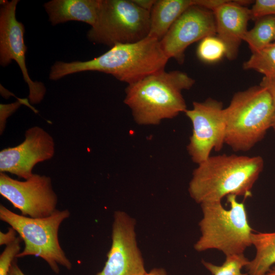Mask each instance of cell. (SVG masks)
Masks as SVG:
<instances>
[{
    "label": "cell",
    "mask_w": 275,
    "mask_h": 275,
    "mask_svg": "<svg viewBox=\"0 0 275 275\" xmlns=\"http://www.w3.org/2000/svg\"><path fill=\"white\" fill-rule=\"evenodd\" d=\"M169 60L159 41L147 37L135 43L116 44L89 61L57 62L51 66L49 77L50 80H57L77 72L98 71L111 74L129 85L165 69Z\"/></svg>",
    "instance_id": "1"
},
{
    "label": "cell",
    "mask_w": 275,
    "mask_h": 275,
    "mask_svg": "<svg viewBox=\"0 0 275 275\" xmlns=\"http://www.w3.org/2000/svg\"><path fill=\"white\" fill-rule=\"evenodd\" d=\"M263 168L264 160L260 156H210L194 170L189 194L200 204L221 201L230 195L251 197Z\"/></svg>",
    "instance_id": "2"
},
{
    "label": "cell",
    "mask_w": 275,
    "mask_h": 275,
    "mask_svg": "<svg viewBox=\"0 0 275 275\" xmlns=\"http://www.w3.org/2000/svg\"><path fill=\"white\" fill-rule=\"evenodd\" d=\"M195 82L183 71L161 70L128 85L124 102L137 124L157 125L186 111L182 91L190 89Z\"/></svg>",
    "instance_id": "3"
},
{
    "label": "cell",
    "mask_w": 275,
    "mask_h": 275,
    "mask_svg": "<svg viewBox=\"0 0 275 275\" xmlns=\"http://www.w3.org/2000/svg\"><path fill=\"white\" fill-rule=\"evenodd\" d=\"M230 208L226 209L221 201L200 204L203 216L199 223L201 236L194 244L199 252L217 250L226 256L243 254L252 245L251 227L244 204L237 196L226 197Z\"/></svg>",
    "instance_id": "4"
},
{
    "label": "cell",
    "mask_w": 275,
    "mask_h": 275,
    "mask_svg": "<svg viewBox=\"0 0 275 275\" xmlns=\"http://www.w3.org/2000/svg\"><path fill=\"white\" fill-rule=\"evenodd\" d=\"M275 108L268 90L259 85L236 92L224 108L225 144L235 151H248L271 127Z\"/></svg>",
    "instance_id": "5"
},
{
    "label": "cell",
    "mask_w": 275,
    "mask_h": 275,
    "mask_svg": "<svg viewBox=\"0 0 275 275\" xmlns=\"http://www.w3.org/2000/svg\"><path fill=\"white\" fill-rule=\"evenodd\" d=\"M70 216L67 209L56 210L43 218H32L13 212L0 205V219L13 228L24 242V248L17 256H35L43 259L56 273L59 266L68 270L72 264L61 248L58 237L62 223Z\"/></svg>",
    "instance_id": "6"
},
{
    "label": "cell",
    "mask_w": 275,
    "mask_h": 275,
    "mask_svg": "<svg viewBox=\"0 0 275 275\" xmlns=\"http://www.w3.org/2000/svg\"><path fill=\"white\" fill-rule=\"evenodd\" d=\"M150 12L132 0H101L96 25L87 33L91 42L111 47L132 43L148 36Z\"/></svg>",
    "instance_id": "7"
},
{
    "label": "cell",
    "mask_w": 275,
    "mask_h": 275,
    "mask_svg": "<svg viewBox=\"0 0 275 275\" xmlns=\"http://www.w3.org/2000/svg\"><path fill=\"white\" fill-rule=\"evenodd\" d=\"M185 113L193 126L187 150L193 162L198 164L210 156L213 150H221L225 144L224 108L221 102L209 98L194 102L193 108Z\"/></svg>",
    "instance_id": "8"
},
{
    "label": "cell",
    "mask_w": 275,
    "mask_h": 275,
    "mask_svg": "<svg viewBox=\"0 0 275 275\" xmlns=\"http://www.w3.org/2000/svg\"><path fill=\"white\" fill-rule=\"evenodd\" d=\"M0 194L25 216L43 218L57 210L58 197L51 179L45 175L33 174L19 181L1 173Z\"/></svg>",
    "instance_id": "9"
},
{
    "label": "cell",
    "mask_w": 275,
    "mask_h": 275,
    "mask_svg": "<svg viewBox=\"0 0 275 275\" xmlns=\"http://www.w3.org/2000/svg\"><path fill=\"white\" fill-rule=\"evenodd\" d=\"M136 221L126 212H114L112 244L103 269L96 275H145L147 272L135 233Z\"/></svg>",
    "instance_id": "10"
},
{
    "label": "cell",
    "mask_w": 275,
    "mask_h": 275,
    "mask_svg": "<svg viewBox=\"0 0 275 275\" xmlns=\"http://www.w3.org/2000/svg\"><path fill=\"white\" fill-rule=\"evenodd\" d=\"M18 0L1 1L0 8V63L6 67L16 62L29 86V98L32 103H38L43 98L46 89L41 82L30 77L25 64L27 47L24 42V27L16 17Z\"/></svg>",
    "instance_id": "11"
},
{
    "label": "cell",
    "mask_w": 275,
    "mask_h": 275,
    "mask_svg": "<svg viewBox=\"0 0 275 275\" xmlns=\"http://www.w3.org/2000/svg\"><path fill=\"white\" fill-rule=\"evenodd\" d=\"M215 34L213 12L193 5L178 17L159 42L169 59L173 58L179 64H183L185 51L188 46Z\"/></svg>",
    "instance_id": "12"
},
{
    "label": "cell",
    "mask_w": 275,
    "mask_h": 275,
    "mask_svg": "<svg viewBox=\"0 0 275 275\" xmlns=\"http://www.w3.org/2000/svg\"><path fill=\"white\" fill-rule=\"evenodd\" d=\"M54 150L53 139L48 132L37 126L30 128L23 142L1 151V173H10L26 180L33 175L35 166L51 159Z\"/></svg>",
    "instance_id": "13"
},
{
    "label": "cell",
    "mask_w": 275,
    "mask_h": 275,
    "mask_svg": "<svg viewBox=\"0 0 275 275\" xmlns=\"http://www.w3.org/2000/svg\"><path fill=\"white\" fill-rule=\"evenodd\" d=\"M248 3L226 1L213 12L217 37L225 44L226 56L230 60L236 58L240 44L248 31V21L252 18L250 9L243 6Z\"/></svg>",
    "instance_id": "14"
},
{
    "label": "cell",
    "mask_w": 275,
    "mask_h": 275,
    "mask_svg": "<svg viewBox=\"0 0 275 275\" xmlns=\"http://www.w3.org/2000/svg\"><path fill=\"white\" fill-rule=\"evenodd\" d=\"M101 0H52L44 4L51 23L78 21L94 26L98 20Z\"/></svg>",
    "instance_id": "15"
},
{
    "label": "cell",
    "mask_w": 275,
    "mask_h": 275,
    "mask_svg": "<svg viewBox=\"0 0 275 275\" xmlns=\"http://www.w3.org/2000/svg\"><path fill=\"white\" fill-rule=\"evenodd\" d=\"M196 0H156L150 11L149 37L160 41L178 17Z\"/></svg>",
    "instance_id": "16"
},
{
    "label": "cell",
    "mask_w": 275,
    "mask_h": 275,
    "mask_svg": "<svg viewBox=\"0 0 275 275\" xmlns=\"http://www.w3.org/2000/svg\"><path fill=\"white\" fill-rule=\"evenodd\" d=\"M252 239L256 255L245 268L249 275H265L275 264V232L253 233Z\"/></svg>",
    "instance_id": "17"
},
{
    "label": "cell",
    "mask_w": 275,
    "mask_h": 275,
    "mask_svg": "<svg viewBox=\"0 0 275 275\" xmlns=\"http://www.w3.org/2000/svg\"><path fill=\"white\" fill-rule=\"evenodd\" d=\"M274 26V16L258 19L254 26L245 33L242 41L247 43L252 53L258 51L271 43Z\"/></svg>",
    "instance_id": "18"
},
{
    "label": "cell",
    "mask_w": 275,
    "mask_h": 275,
    "mask_svg": "<svg viewBox=\"0 0 275 275\" xmlns=\"http://www.w3.org/2000/svg\"><path fill=\"white\" fill-rule=\"evenodd\" d=\"M245 70H254L271 77L275 73V42L271 43L261 50L252 53L243 65Z\"/></svg>",
    "instance_id": "19"
},
{
    "label": "cell",
    "mask_w": 275,
    "mask_h": 275,
    "mask_svg": "<svg viewBox=\"0 0 275 275\" xmlns=\"http://www.w3.org/2000/svg\"><path fill=\"white\" fill-rule=\"evenodd\" d=\"M249 261L243 254L226 256L225 262L221 265L203 260L202 263L212 275H249L247 272L243 273L242 269Z\"/></svg>",
    "instance_id": "20"
},
{
    "label": "cell",
    "mask_w": 275,
    "mask_h": 275,
    "mask_svg": "<svg viewBox=\"0 0 275 275\" xmlns=\"http://www.w3.org/2000/svg\"><path fill=\"white\" fill-rule=\"evenodd\" d=\"M197 55L202 61L211 63L219 60L226 55V48L217 37L208 36L202 40L197 49Z\"/></svg>",
    "instance_id": "21"
},
{
    "label": "cell",
    "mask_w": 275,
    "mask_h": 275,
    "mask_svg": "<svg viewBox=\"0 0 275 275\" xmlns=\"http://www.w3.org/2000/svg\"><path fill=\"white\" fill-rule=\"evenodd\" d=\"M21 238L17 237L11 243L6 245L0 255V275H8L10 267L17 255L20 252Z\"/></svg>",
    "instance_id": "22"
},
{
    "label": "cell",
    "mask_w": 275,
    "mask_h": 275,
    "mask_svg": "<svg viewBox=\"0 0 275 275\" xmlns=\"http://www.w3.org/2000/svg\"><path fill=\"white\" fill-rule=\"evenodd\" d=\"M251 10L252 18L259 19L275 15V0H257Z\"/></svg>",
    "instance_id": "23"
},
{
    "label": "cell",
    "mask_w": 275,
    "mask_h": 275,
    "mask_svg": "<svg viewBox=\"0 0 275 275\" xmlns=\"http://www.w3.org/2000/svg\"><path fill=\"white\" fill-rule=\"evenodd\" d=\"M26 99H20L18 102L10 104H1V130L4 129L6 118L14 112L22 103H25Z\"/></svg>",
    "instance_id": "24"
},
{
    "label": "cell",
    "mask_w": 275,
    "mask_h": 275,
    "mask_svg": "<svg viewBox=\"0 0 275 275\" xmlns=\"http://www.w3.org/2000/svg\"><path fill=\"white\" fill-rule=\"evenodd\" d=\"M17 232L12 227L6 233L0 232V245H7L13 242L16 238Z\"/></svg>",
    "instance_id": "25"
},
{
    "label": "cell",
    "mask_w": 275,
    "mask_h": 275,
    "mask_svg": "<svg viewBox=\"0 0 275 275\" xmlns=\"http://www.w3.org/2000/svg\"><path fill=\"white\" fill-rule=\"evenodd\" d=\"M269 92L275 108V78L264 77L260 84Z\"/></svg>",
    "instance_id": "26"
},
{
    "label": "cell",
    "mask_w": 275,
    "mask_h": 275,
    "mask_svg": "<svg viewBox=\"0 0 275 275\" xmlns=\"http://www.w3.org/2000/svg\"><path fill=\"white\" fill-rule=\"evenodd\" d=\"M139 7L150 12L156 0H132Z\"/></svg>",
    "instance_id": "27"
},
{
    "label": "cell",
    "mask_w": 275,
    "mask_h": 275,
    "mask_svg": "<svg viewBox=\"0 0 275 275\" xmlns=\"http://www.w3.org/2000/svg\"><path fill=\"white\" fill-rule=\"evenodd\" d=\"M8 275H25L17 264L15 259L12 264Z\"/></svg>",
    "instance_id": "28"
},
{
    "label": "cell",
    "mask_w": 275,
    "mask_h": 275,
    "mask_svg": "<svg viewBox=\"0 0 275 275\" xmlns=\"http://www.w3.org/2000/svg\"><path fill=\"white\" fill-rule=\"evenodd\" d=\"M145 275H168L164 269L163 268H154L149 272H147Z\"/></svg>",
    "instance_id": "29"
},
{
    "label": "cell",
    "mask_w": 275,
    "mask_h": 275,
    "mask_svg": "<svg viewBox=\"0 0 275 275\" xmlns=\"http://www.w3.org/2000/svg\"><path fill=\"white\" fill-rule=\"evenodd\" d=\"M265 275H275V268L270 269Z\"/></svg>",
    "instance_id": "30"
},
{
    "label": "cell",
    "mask_w": 275,
    "mask_h": 275,
    "mask_svg": "<svg viewBox=\"0 0 275 275\" xmlns=\"http://www.w3.org/2000/svg\"><path fill=\"white\" fill-rule=\"evenodd\" d=\"M271 128H273V130L275 132V113H274V115L273 116V120H272Z\"/></svg>",
    "instance_id": "31"
},
{
    "label": "cell",
    "mask_w": 275,
    "mask_h": 275,
    "mask_svg": "<svg viewBox=\"0 0 275 275\" xmlns=\"http://www.w3.org/2000/svg\"><path fill=\"white\" fill-rule=\"evenodd\" d=\"M273 40L275 41V26H274V38Z\"/></svg>",
    "instance_id": "32"
},
{
    "label": "cell",
    "mask_w": 275,
    "mask_h": 275,
    "mask_svg": "<svg viewBox=\"0 0 275 275\" xmlns=\"http://www.w3.org/2000/svg\"><path fill=\"white\" fill-rule=\"evenodd\" d=\"M268 78H275V73L273 74V75L272 77H268Z\"/></svg>",
    "instance_id": "33"
}]
</instances>
